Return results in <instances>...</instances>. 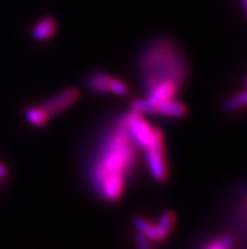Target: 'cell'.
I'll return each instance as SVG.
<instances>
[{"mask_svg": "<svg viewBox=\"0 0 247 249\" xmlns=\"http://www.w3.org/2000/svg\"><path fill=\"white\" fill-rule=\"evenodd\" d=\"M136 147L124 119L107 129L91 167V181L101 197L111 202L120 199L136 163Z\"/></svg>", "mask_w": 247, "mask_h": 249, "instance_id": "cell-1", "label": "cell"}, {"mask_svg": "<svg viewBox=\"0 0 247 249\" xmlns=\"http://www.w3.org/2000/svg\"><path fill=\"white\" fill-rule=\"evenodd\" d=\"M187 71L184 54L166 38L148 44L139 58V72L145 90L162 82H172L181 88L187 79Z\"/></svg>", "mask_w": 247, "mask_h": 249, "instance_id": "cell-2", "label": "cell"}, {"mask_svg": "<svg viewBox=\"0 0 247 249\" xmlns=\"http://www.w3.org/2000/svg\"><path fill=\"white\" fill-rule=\"evenodd\" d=\"M126 125L129 134L132 136L135 144L141 148H148L149 145L157 142L158 139L163 138V134L158 128H153L144 119L143 114L132 111L122 118Z\"/></svg>", "mask_w": 247, "mask_h": 249, "instance_id": "cell-3", "label": "cell"}, {"mask_svg": "<svg viewBox=\"0 0 247 249\" xmlns=\"http://www.w3.org/2000/svg\"><path fill=\"white\" fill-rule=\"evenodd\" d=\"M145 160L151 176L157 181H164L168 176L164 138L158 139L157 142L145 148Z\"/></svg>", "mask_w": 247, "mask_h": 249, "instance_id": "cell-4", "label": "cell"}, {"mask_svg": "<svg viewBox=\"0 0 247 249\" xmlns=\"http://www.w3.org/2000/svg\"><path fill=\"white\" fill-rule=\"evenodd\" d=\"M79 90H76V89H66V90L58 92L54 96L44 101L41 107L47 111L49 117H52V115H57V114H61L65 110H67L68 107H72L76 101L79 100Z\"/></svg>", "mask_w": 247, "mask_h": 249, "instance_id": "cell-5", "label": "cell"}, {"mask_svg": "<svg viewBox=\"0 0 247 249\" xmlns=\"http://www.w3.org/2000/svg\"><path fill=\"white\" fill-rule=\"evenodd\" d=\"M185 113H187L185 105L175 98L163 101L154 110V114L162 115L164 118H169V119H177V118L184 117Z\"/></svg>", "mask_w": 247, "mask_h": 249, "instance_id": "cell-6", "label": "cell"}, {"mask_svg": "<svg viewBox=\"0 0 247 249\" xmlns=\"http://www.w3.org/2000/svg\"><path fill=\"white\" fill-rule=\"evenodd\" d=\"M134 224L140 234H143L145 238H148L151 242H163L168 235L164 233L158 224H153L150 221L145 220L143 218H136L134 220Z\"/></svg>", "mask_w": 247, "mask_h": 249, "instance_id": "cell-7", "label": "cell"}, {"mask_svg": "<svg viewBox=\"0 0 247 249\" xmlns=\"http://www.w3.org/2000/svg\"><path fill=\"white\" fill-rule=\"evenodd\" d=\"M56 29V20L53 18H50V17H46V18H42L41 20H38L35 23V25L32 29V35L38 42H44L53 37Z\"/></svg>", "mask_w": 247, "mask_h": 249, "instance_id": "cell-8", "label": "cell"}, {"mask_svg": "<svg viewBox=\"0 0 247 249\" xmlns=\"http://www.w3.org/2000/svg\"><path fill=\"white\" fill-rule=\"evenodd\" d=\"M111 76L103 72H96L90 76L88 79V86L94 92L97 94H105L109 91L110 82H111Z\"/></svg>", "mask_w": 247, "mask_h": 249, "instance_id": "cell-9", "label": "cell"}, {"mask_svg": "<svg viewBox=\"0 0 247 249\" xmlns=\"http://www.w3.org/2000/svg\"><path fill=\"white\" fill-rule=\"evenodd\" d=\"M25 119L29 124L34 126H43L47 124L48 119H49V115L47 114V111L44 110L43 107L39 105V107H28L25 110Z\"/></svg>", "mask_w": 247, "mask_h": 249, "instance_id": "cell-10", "label": "cell"}, {"mask_svg": "<svg viewBox=\"0 0 247 249\" xmlns=\"http://www.w3.org/2000/svg\"><path fill=\"white\" fill-rule=\"evenodd\" d=\"M245 105H246V92L241 91L240 94L235 95L227 101H225L223 107H225L226 111H235L244 107Z\"/></svg>", "mask_w": 247, "mask_h": 249, "instance_id": "cell-11", "label": "cell"}, {"mask_svg": "<svg viewBox=\"0 0 247 249\" xmlns=\"http://www.w3.org/2000/svg\"><path fill=\"white\" fill-rule=\"evenodd\" d=\"M175 223V214L173 212H165L162 214V216L158 220V227L168 235L172 231L173 225Z\"/></svg>", "mask_w": 247, "mask_h": 249, "instance_id": "cell-12", "label": "cell"}, {"mask_svg": "<svg viewBox=\"0 0 247 249\" xmlns=\"http://www.w3.org/2000/svg\"><path fill=\"white\" fill-rule=\"evenodd\" d=\"M233 244V239L230 235H223V237L214 239L207 244L204 249H231Z\"/></svg>", "mask_w": 247, "mask_h": 249, "instance_id": "cell-13", "label": "cell"}, {"mask_svg": "<svg viewBox=\"0 0 247 249\" xmlns=\"http://www.w3.org/2000/svg\"><path fill=\"white\" fill-rule=\"evenodd\" d=\"M129 89L125 82L119 79H111L109 86V92L116 95V96H125L128 94Z\"/></svg>", "mask_w": 247, "mask_h": 249, "instance_id": "cell-14", "label": "cell"}, {"mask_svg": "<svg viewBox=\"0 0 247 249\" xmlns=\"http://www.w3.org/2000/svg\"><path fill=\"white\" fill-rule=\"evenodd\" d=\"M135 242H136V246H138V249H151L150 247V240L145 238L143 234H140L138 231V234L135 235Z\"/></svg>", "mask_w": 247, "mask_h": 249, "instance_id": "cell-15", "label": "cell"}, {"mask_svg": "<svg viewBox=\"0 0 247 249\" xmlns=\"http://www.w3.org/2000/svg\"><path fill=\"white\" fill-rule=\"evenodd\" d=\"M6 176H8V170H6L5 166L0 162V183H1V181H3Z\"/></svg>", "mask_w": 247, "mask_h": 249, "instance_id": "cell-16", "label": "cell"}, {"mask_svg": "<svg viewBox=\"0 0 247 249\" xmlns=\"http://www.w3.org/2000/svg\"><path fill=\"white\" fill-rule=\"evenodd\" d=\"M242 4H244V6L246 5V0H242Z\"/></svg>", "mask_w": 247, "mask_h": 249, "instance_id": "cell-17", "label": "cell"}]
</instances>
